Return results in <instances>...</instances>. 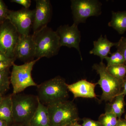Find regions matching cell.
<instances>
[{
  "label": "cell",
  "instance_id": "6da1fadb",
  "mask_svg": "<svg viewBox=\"0 0 126 126\" xmlns=\"http://www.w3.org/2000/svg\"><path fill=\"white\" fill-rule=\"evenodd\" d=\"M67 86L65 79L59 76L43 82L37 86L39 101L47 107L67 101Z\"/></svg>",
  "mask_w": 126,
  "mask_h": 126
},
{
  "label": "cell",
  "instance_id": "7a4b0ae2",
  "mask_svg": "<svg viewBox=\"0 0 126 126\" xmlns=\"http://www.w3.org/2000/svg\"><path fill=\"white\" fill-rule=\"evenodd\" d=\"M14 123L29 125L38 105L37 96L20 93L12 94Z\"/></svg>",
  "mask_w": 126,
  "mask_h": 126
},
{
  "label": "cell",
  "instance_id": "3957f363",
  "mask_svg": "<svg viewBox=\"0 0 126 126\" xmlns=\"http://www.w3.org/2000/svg\"><path fill=\"white\" fill-rule=\"evenodd\" d=\"M33 35L36 59L50 58L58 54L61 47L56 31L47 26L33 33Z\"/></svg>",
  "mask_w": 126,
  "mask_h": 126
},
{
  "label": "cell",
  "instance_id": "277c9868",
  "mask_svg": "<svg viewBox=\"0 0 126 126\" xmlns=\"http://www.w3.org/2000/svg\"><path fill=\"white\" fill-rule=\"evenodd\" d=\"M47 107L50 126H69L79 120L78 108L72 101L67 100Z\"/></svg>",
  "mask_w": 126,
  "mask_h": 126
},
{
  "label": "cell",
  "instance_id": "5b68a950",
  "mask_svg": "<svg viewBox=\"0 0 126 126\" xmlns=\"http://www.w3.org/2000/svg\"><path fill=\"white\" fill-rule=\"evenodd\" d=\"M92 67L100 77L96 84L99 85L102 90L101 101L111 102L122 93L125 79H118L110 74L102 61L99 63L94 64Z\"/></svg>",
  "mask_w": 126,
  "mask_h": 126
},
{
  "label": "cell",
  "instance_id": "8992f818",
  "mask_svg": "<svg viewBox=\"0 0 126 126\" xmlns=\"http://www.w3.org/2000/svg\"><path fill=\"white\" fill-rule=\"evenodd\" d=\"M40 59L25 63L21 65L14 64L10 76L11 83L13 88V94L20 93L26 88L38 85L32 77L31 73L33 67Z\"/></svg>",
  "mask_w": 126,
  "mask_h": 126
},
{
  "label": "cell",
  "instance_id": "52a82bcc",
  "mask_svg": "<svg viewBox=\"0 0 126 126\" xmlns=\"http://www.w3.org/2000/svg\"><path fill=\"white\" fill-rule=\"evenodd\" d=\"M71 9L74 23L78 25L86 22L89 17L101 14V2L97 0H72Z\"/></svg>",
  "mask_w": 126,
  "mask_h": 126
},
{
  "label": "cell",
  "instance_id": "ba28073f",
  "mask_svg": "<svg viewBox=\"0 0 126 126\" xmlns=\"http://www.w3.org/2000/svg\"><path fill=\"white\" fill-rule=\"evenodd\" d=\"M20 35L8 20L0 24V52L16 60L15 49Z\"/></svg>",
  "mask_w": 126,
  "mask_h": 126
},
{
  "label": "cell",
  "instance_id": "9c48e42d",
  "mask_svg": "<svg viewBox=\"0 0 126 126\" xmlns=\"http://www.w3.org/2000/svg\"><path fill=\"white\" fill-rule=\"evenodd\" d=\"M35 10L24 8L19 10H10L8 20L16 28L20 35H29L32 28Z\"/></svg>",
  "mask_w": 126,
  "mask_h": 126
},
{
  "label": "cell",
  "instance_id": "30bf717a",
  "mask_svg": "<svg viewBox=\"0 0 126 126\" xmlns=\"http://www.w3.org/2000/svg\"><path fill=\"white\" fill-rule=\"evenodd\" d=\"M56 32L59 37L61 47L74 48L78 51L79 55L82 57L79 48L81 33L78 25L73 23L71 26L66 25L61 26L58 28Z\"/></svg>",
  "mask_w": 126,
  "mask_h": 126
},
{
  "label": "cell",
  "instance_id": "8fae6325",
  "mask_svg": "<svg viewBox=\"0 0 126 126\" xmlns=\"http://www.w3.org/2000/svg\"><path fill=\"white\" fill-rule=\"evenodd\" d=\"M35 45L33 35H20L15 49L16 58L25 63L34 60Z\"/></svg>",
  "mask_w": 126,
  "mask_h": 126
},
{
  "label": "cell",
  "instance_id": "7c38bea8",
  "mask_svg": "<svg viewBox=\"0 0 126 126\" xmlns=\"http://www.w3.org/2000/svg\"><path fill=\"white\" fill-rule=\"evenodd\" d=\"M32 30L33 33L47 26L50 21L52 7L49 0H36Z\"/></svg>",
  "mask_w": 126,
  "mask_h": 126
},
{
  "label": "cell",
  "instance_id": "4fadbf2b",
  "mask_svg": "<svg viewBox=\"0 0 126 126\" xmlns=\"http://www.w3.org/2000/svg\"><path fill=\"white\" fill-rule=\"evenodd\" d=\"M96 83L90 82L86 79H81L74 83L68 84L69 92L73 94L75 98L78 97L96 98L95 87Z\"/></svg>",
  "mask_w": 126,
  "mask_h": 126
},
{
  "label": "cell",
  "instance_id": "5bb4252c",
  "mask_svg": "<svg viewBox=\"0 0 126 126\" xmlns=\"http://www.w3.org/2000/svg\"><path fill=\"white\" fill-rule=\"evenodd\" d=\"M93 44L94 47L89 52V53L99 56L103 62V60L108 56L109 54H111V48L116 46L117 42H111L108 40L106 35L103 37L101 35L97 40L94 41Z\"/></svg>",
  "mask_w": 126,
  "mask_h": 126
},
{
  "label": "cell",
  "instance_id": "9a60e30c",
  "mask_svg": "<svg viewBox=\"0 0 126 126\" xmlns=\"http://www.w3.org/2000/svg\"><path fill=\"white\" fill-rule=\"evenodd\" d=\"M29 125L31 126H50L47 107L41 103L39 100L38 107L30 122Z\"/></svg>",
  "mask_w": 126,
  "mask_h": 126
},
{
  "label": "cell",
  "instance_id": "2e32d148",
  "mask_svg": "<svg viewBox=\"0 0 126 126\" xmlns=\"http://www.w3.org/2000/svg\"><path fill=\"white\" fill-rule=\"evenodd\" d=\"M0 119L5 122L8 126L14 123L12 94L3 97L0 104Z\"/></svg>",
  "mask_w": 126,
  "mask_h": 126
},
{
  "label": "cell",
  "instance_id": "e0dca14e",
  "mask_svg": "<svg viewBox=\"0 0 126 126\" xmlns=\"http://www.w3.org/2000/svg\"><path fill=\"white\" fill-rule=\"evenodd\" d=\"M111 20L108 23L109 27H112L120 34L126 31V10L112 13Z\"/></svg>",
  "mask_w": 126,
  "mask_h": 126
},
{
  "label": "cell",
  "instance_id": "ac0fdd59",
  "mask_svg": "<svg viewBox=\"0 0 126 126\" xmlns=\"http://www.w3.org/2000/svg\"><path fill=\"white\" fill-rule=\"evenodd\" d=\"M125 96L120 94L114 99V102L110 106V108L107 110L110 111L115 114L118 119L121 118L125 111Z\"/></svg>",
  "mask_w": 126,
  "mask_h": 126
},
{
  "label": "cell",
  "instance_id": "d6986e66",
  "mask_svg": "<svg viewBox=\"0 0 126 126\" xmlns=\"http://www.w3.org/2000/svg\"><path fill=\"white\" fill-rule=\"evenodd\" d=\"M117 118L115 114L107 110L105 113L100 115L98 121L102 126H116L118 121Z\"/></svg>",
  "mask_w": 126,
  "mask_h": 126
},
{
  "label": "cell",
  "instance_id": "ffe728a7",
  "mask_svg": "<svg viewBox=\"0 0 126 126\" xmlns=\"http://www.w3.org/2000/svg\"><path fill=\"white\" fill-rule=\"evenodd\" d=\"M107 69L116 78L121 80L125 79L126 77V65L125 64L107 67Z\"/></svg>",
  "mask_w": 126,
  "mask_h": 126
},
{
  "label": "cell",
  "instance_id": "44dd1931",
  "mask_svg": "<svg viewBox=\"0 0 126 126\" xmlns=\"http://www.w3.org/2000/svg\"><path fill=\"white\" fill-rule=\"evenodd\" d=\"M9 69L0 71V94L2 95L9 89L11 83Z\"/></svg>",
  "mask_w": 126,
  "mask_h": 126
},
{
  "label": "cell",
  "instance_id": "7402d4cb",
  "mask_svg": "<svg viewBox=\"0 0 126 126\" xmlns=\"http://www.w3.org/2000/svg\"><path fill=\"white\" fill-rule=\"evenodd\" d=\"M105 59L107 63V67L125 64L124 56L122 53L117 50L116 52L111 54L110 57L108 56L106 57Z\"/></svg>",
  "mask_w": 126,
  "mask_h": 126
},
{
  "label": "cell",
  "instance_id": "603a6c76",
  "mask_svg": "<svg viewBox=\"0 0 126 126\" xmlns=\"http://www.w3.org/2000/svg\"><path fill=\"white\" fill-rule=\"evenodd\" d=\"M10 11L4 1L0 0V24L7 20Z\"/></svg>",
  "mask_w": 126,
  "mask_h": 126
},
{
  "label": "cell",
  "instance_id": "cb8c5ba5",
  "mask_svg": "<svg viewBox=\"0 0 126 126\" xmlns=\"http://www.w3.org/2000/svg\"><path fill=\"white\" fill-rule=\"evenodd\" d=\"M117 50H119L124 56L125 59V64L126 65V38L122 37L117 42L116 46Z\"/></svg>",
  "mask_w": 126,
  "mask_h": 126
},
{
  "label": "cell",
  "instance_id": "d4e9b609",
  "mask_svg": "<svg viewBox=\"0 0 126 126\" xmlns=\"http://www.w3.org/2000/svg\"><path fill=\"white\" fill-rule=\"evenodd\" d=\"M82 126H102L98 121H95L89 118H84L82 119Z\"/></svg>",
  "mask_w": 126,
  "mask_h": 126
},
{
  "label": "cell",
  "instance_id": "484cf974",
  "mask_svg": "<svg viewBox=\"0 0 126 126\" xmlns=\"http://www.w3.org/2000/svg\"><path fill=\"white\" fill-rule=\"evenodd\" d=\"M11 2L17 3L23 6L25 9H29L31 5V1L30 0H12Z\"/></svg>",
  "mask_w": 126,
  "mask_h": 126
},
{
  "label": "cell",
  "instance_id": "4316f807",
  "mask_svg": "<svg viewBox=\"0 0 126 126\" xmlns=\"http://www.w3.org/2000/svg\"><path fill=\"white\" fill-rule=\"evenodd\" d=\"M14 61H3L0 62V71H2L13 66Z\"/></svg>",
  "mask_w": 126,
  "mask_h": 126
},
{
  "label": "cell",
  "instance_id": "83f0119b",
  "mask_svg": "<svg viewBox=\"0 0 126 126\" xmlns=\"http://www.w3.org/2000/svg\"><path fill=\"white\" fill-rule=\"evenodd\" d=\"M16 60L9 58L2 52H0V62L3 61H15Z\"/></svg>",
  "mask_w": 126,
  "mask_h": 126
},
{
  "label": "cell",
  "instance_id": "f1b7e54d",
  "mask_svg": "<svg viewBox=\"0 0 126 126\" xmlns=\"http://www.w3.org/2000/svg\"><path fill=\"white\" fill-rule=\"evenodd\" d=\"M116 126H126V119H122L121 118L118 119Z\"/></svg>",
  "mask_w": 126,
  "mask_h": 126
},
{
  "label": "cell",
  "instance_id": "f546056e",
  "mask_svg": "<svg viewBox=\"0 0 126 126\" xmlns=\"http://www.w3.org/2000/svg\"><path fill=\"white\" fill-rule=\"evenodd\" d=\"M123 88V89L121 94H123L125 96L126 95V78L124 79Z\"/></svg>",
  "mask_w": 126,
  "mask_h": 126
},
{
  "label": "cell",
  "instance_id": "4dcf8cb0",
  "mask_svg": "<svg viewBox=\"0 0 126 126\" xmlns=\"http://www.w3.org/2000/svg\"><path fill=\"white\" fill-rule=\"evenodd\" d=\"M0 126H8L5 122L0 119Z\"/></svg>",
  "mask_w": 126,
  "mask_h": 126
},
{
  "label": "cell",
  "instance_id": "1f68e13d",
  "mask_svg": "<svg viewBox=\"0 0 126 126\" xmlns=\"http://www.w3.org/2000/svg\"><path fill=\"white\" fill-rule=\"evenodd\" d=\"M69 126H82L79 124L78 122H77Z\"/></svg>",
  "mask_w": 126,
  "mask_h": 126
},
{
  "label": "cell",
  "instance_id": "d6a6232c",
  "mask_svg": "<svg viewBox=\"0 0 126 126\" xmlns=\"http://www.w3.org/2000/svg\"><path fill=\"white\" fill-rule=\"evenodd\" d=\"M24 126L23 125H21V124H16V123H14L13 124H12L11 126Z\"/></svg>",
  "mask_w": 126,
  "mask_h": 126
},
{
  "label": "cell",
  "instance_id": "836d02e7",
  "mask_svg": "<svg viewBox=\"0 0 126 126\" xmlns=\"http://www.w3.org/2000/svg\"><path fill=\"white\" fill-rule=\"evenodd\" d=\"M3 97H2V95L0 94V104L1 102V101H2V99H3Z\"/></svg>",
  "mask_w": 126,
  "mask_h": 126
},
{
  "label": "cell",
  "instance_id": "e575fe53",
  "mask_svg": "<svg viewBox=\"0 0 126 126\" xmlns=\"http://www.w3.org/2000/svg\"><path fill=\"white\" fill-rule=\"evenodd\" d=\"M125 119H126V115H125Z\"/></svg>",
  "mask_w": 126,
  "mask_h": 126
},
{
  "label": "cell",
  "instance_id": "d590c367",
  "mask_svg": "<svg viewBox=\"0 0 126 126\" xmlns=\"http://www.w3.org/2000/svg\"><path fill=\"white\" fill-rule=\"evenodd\" d=\"M30 126V125H27V126Z\"/></svg>",
  "mask_w": 126,
  "mask_h": 126
}]
</instances>
